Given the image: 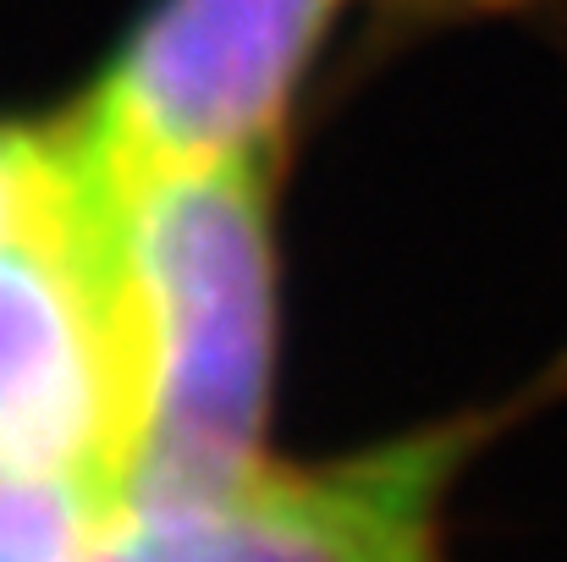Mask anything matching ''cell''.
<instances>
[{
	"label": "cell",
	"instance_id": "6da1fadb",
	"mask_svg": "<svg viewBox=\"0 0 567 562\" xmlns=\"http://www.w3.org/2000/svg\"><path fill=\"white\" fill-rule=\"evenodd\" d=\"M133 337V447L116 508L193 502L259 463L276 365L265 161L155 172L111 193Z\"/></svg>",
	"mask_w": 567,
	"mask_h": 562
},
{
	"label": "cell",
	"instance_id": "7a4b0ae2",
	"mask_svg": "<svg viewBox=\"0 0 567 562\" xmlns=\"http://www.w3.org/2000/svg\"><path fill=\"white\" fill-rule=\"evenodd\" d=\"M342 0H150L94 89L61 116L89 183L265 161Z\"/></svg>",
	"mask_w": 567,
	"mask_h": 562
},
{
	"label": "cell",
	"instance_id": "3957f363",
	"mask_svg": "<svg viewBox=\"0 0 567 562\" xmlns=\"http://www.w3.org/2000/svg\"><path fill=\"white\" fill-rule=\"evenodd\" d=\"M111 210L83 172L55 210L0 232V463L94 474L122 491L133 337Z\"/></svg>",
	"mask_w": 567,
	"mask_h": 562
},
{
	"label": "cell",
	"instance_id": "277c9868",
	"mask_svg": "<svg viewBox=\"0 0 567 562\" xmlns=\"http://www.w3.org/2000/svg\"><path fill=\"white\" fill-rule=\"evenodd\" d=\"M468 425L315 469H254L193 502L111 508L89 562H446L441 502Z\"/></svg>",
	"mask_w": 567,
	"mask_h": 562
},
{
	"label": "cell",
	"instance_id": "5b68a950",
	"mask_svg": "<svg viewBox=\"0 0 567 562\" xmlns=\"http://www.w3.org/2000/svg\"><path fill=\"white\" fill-rule=\"evenodd\" d=\"M116 491L94 474L0 463V562H89Z\"/></svg>",
	"mask_w": 567,
	"mask_h": 562
},
{
	"label": "cell",
	"instance_id": "8992f818",
	"mask_svg": "<svg viewBox=\"0 0 567 562\" xmlns=\"http://www.w3.org/2000/svg\"><path fill=\"white\" fill-rule=\"evenodd\" d=\"M78 177L61 122H0V232L55 210Z\"/></svg>",
	"mask_w": 567,
	"mask_h": 562
},
{
	"label": "cell",
	"instance_id": "52a82bcc",
	"mask_svg": "<svg viewBox=\"0 0 567 562\" xmlns=\"http://www.w3.org/2000/svg\"><path fill=\"white\" fill-rule=\"evenodd\" d=\"M457 6H507V0H457Z\"/></svg>",
	"mask_w": 567,
	"mask_h": 562
}]
</instances>
